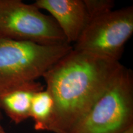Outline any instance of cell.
<instances>
[{"label": "cell", "instance_id": "277c9868", "mask_svg": "<svg viewBox=\"0 0 133 133\" xmlns=\"http://www.w3.org/2000/svg\"><path fill=\"white\" fill-rule=\"evenodd\" d=\"M0 38L44 46L67 43L52 17L21 0H0Z\"/></svg>", "mask_w": 133, "mask_h": 133}, {"label": "cell", "instance_id": "ba28073f", "mask_svg": "<svg viewBox=\"0 0 133 133\" xmlns=\"http://www.w3.org/2000/svg\"><path fill=\"white\" fill-rule=\"evenodd\" d=\"M54 101L47 89L36 92L33 95L30 108V118L34 121L36 131H48L54 111Z\"/></svg>", "mask_w": 133, "mask_h": 133}, {"label": "cell", "instance_id": "8fae6325", "mask_svg": "<svg viewBox=\"0 0 133 133\" xmlns=\"http://www.w3.org/2000/svg\"><path fill=\"white\" fill-rule=\"evenodd\" d=\"M124 133H133V126L128 129V130L126 131V132H124Z\"/></svg>", "mask_w": 133, "mask_h": 133}, {"label": "cell", "instance_id": "7c38bea8", "mask_svg": "<svg viewBox=\"0 0 133 133\" xmlns=\"http://www.w3.org/2000/svg\"><path fill=\"white\" fill-rule=\"evenodd\" d=\"M4 129H3V130H1V131H0V133H4Z\"/></svg>", "mask_w": 133, "mask_h": 133}, {"label": "cell", "instance_id": "3957f363", "mask_svg": "<svg viewBox=\"0 0 133 133\" xmlns=\"http://www.w3.org/2000/svg\"><path fill=\"white\" fill-rule=\"evenodd\" d=\"M133 126V74L122 65L69 133H124Z\"/></svg>", "mask_w": 133, "mask_h": 133}, {"label": "cell", "instance_id": "4fadbf2b", "mask_svg": "<svg viewBox=\"0 0 133 133\" xmlns=\"http://www.w3.org/2000/svg\"><path fill=\"white\" fill-rule=\"evenodd\" d=\"M4 133H6V131H4Z\"/></svg>", "mask_w": 133, "mask_h": 133}, {"label": "cell", "instance_id": "7a4b0ae2", "mask_svg": "<svg viewBox=\"0 0 133 133\" xmlns=\"http://www.w3.org/2000/svg\"><path fill=\"white\" fill-rule=\"evenodd\" d=\"M73 49L0 38V94L35 82Z\"/></svg>", "mask_w": 133, "mask_h": 133}, {"label": "cell", "instance_id": "52a82bcc", "mask_svg": "<svg viewBox=\"0 0 133 133\" xmlns=\"http://www.w3.org/2000/svg\"><path fill=\"white\" fill-rule=\"evenodd\" d=\"M44 89L39 83H30L0 94V109L14 123L19 124L30 118L33 95Z\"/></svg>", "mask_w": 133, "mask_h": 133}, {"label": "cell", "instance_id": "8992f818", "mask_svg": "<svg viewBox=\"0 0 133 133\" xmlns=\"http://www.w3.org/2000/svg\"><path fill=\"white\" fill-rule=\"evenodd\" d=\"M33 4L51 14L68 44H75L89 23L83 0H36Z\"/></svg>", "mask_w": 133, "mask_h": 133}, {"label": "cell", "instance_id": "9c48e42d", "mask_svg": "<svg viewBox=\"0 0 133 133\" xmlns=\"http://www.w3.org/2000/svg\"><path fill=\"white\" fill-rule=\"evenodd\" d=\"M89 21L114 10L115 2L112 0H83Z\"/></svg>", "mask_w": 133, "mask_h": 133}, {"label": "cell", "instance_id": "5b68a950", "mask_svg": "<svg viewBox=\"0 0 133 133\" xmlns=\"http://www.w3.org/2000/svg\"><path fill=\"white\" fill-rule=\"evenodd\" d=\"M132 33V6L112 10L91 19L73 48L119 61Z\"/></svg>", "mask_w": 133, "mask_h": 133}, {"label": "cell", "instance_id": "30bf717a", "mask_svg": "<svg viewBox=\"0 0 133 133\" xmlns=\"http://www.w3.org/2000/svg\"><path fill=\"white\" fill-rule=\"evenodd\" d=\"M1 119H2V114H1V109H0V131L3 129V128L2 125H1Z\"/></svg>", "mask_w": 133, "mask_h": 133}, {"label": "cell", "instance_id": "6da1fadb", "mask_svg": "<svg viewBox=\"0 0 133 133\" xmlns=\"http://www.w3.org/2000/svg\"><path fill=\"white\" fill-rule=\"evenodd\" d=\"M122 65L119 61L73 48L50 68L43 76L54 104L48 131L69 133Z\"/></svg>", "mask_w": 133, "mask_h": 133}]
</instances>
